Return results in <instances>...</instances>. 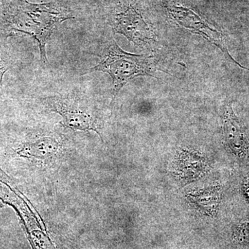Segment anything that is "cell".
Wrapping results in <instances>:
<instances>
[{"instance_id":"6da1fadb","label":"cell","mask_w":249,"mask_h":249,"mask_svg":"<svg viewBox=\"0 0 249 249\" xmlns=\"http://www.w3.org/2000/svg\"><path fill=\"white\" fill-rule=\"evenodd\" d=\"M155 60L150 55H137L124 52L115 42H113L105 52L102 60L86 73L93 71H103L112 78L114 85V97L135 77L150 76L155 70Z\"/></svg>"},{"instance_id":"7a4b0ae2","label":"cell","mask_w":249,"mask_h":249,"mask_svg":"<svg viewBox=\"0 0 249 249\" xmlns=\"http://www.w3.org/2000/svg\"><path fill=\"white\" fill-rule=\"evenodd\" d=\"M20 1V10L16 19L18 30L33 36L40 47L41 58L47 62L46 45L56 26L71 17L59 11L53 4H34Z\"/></svg>"},{"instance_id":"3957f363","label":"cell","mask_w":249,"mask_h":249,"mask_svg":"<svg viewBox=\"0 0 249 249\" xmlns=\"http://www.w3.org/2000/svg\"><path fill=\"white\" fill-rule=\"evenodd\" d=\"M171 14L180 25L193 31V32L200 34L206 40L219 47L231 60L235 62L236 65L249 71V68L241 65L231 55L228 49L227 39L222 32L211 27L196 14L192 12L191 10L185 8L175 7L172 10Z\"/></svg>"},{"instance_id":"277c9868","label":"cell","mask_w":249,"mask_h":249,"mask_svg":"<svg viewBox=\"0 0 249 249\" xmlns=\"http://www.w3.org/2000/svg\"><path fill=\"white\" fill-rule=\"evenodd\" d=\"M115 31L135 45L144 46L156 42V36L142 16L134 8L128 7L116 18Z\"/></svg>"},{"instance_id":"5b68a950","label":"cell","mask_w":249,"mask_h":249,"mask_svg":"<svg viewBox=\"0 0 249 249\" xmlns=\"http://www.w3.org/2000/svg\"><path fill=\"white\" fill-rule=\"evenodd\" d=\"M224 136L228 146L235 155L243 156L249 151V140L243 125L229 103L224 114Z\"/></svg>"},{"instance_id":"8992f818","label":"cell","mask_w":249,"mask_h":249,"mask_svg":"<svg viewBox=\"0 0 249 249\" xmlns=\"http://www.w3.org/2000/svg\"><path fill=\"white\" fill-rule=\"evenodd\" d=\"M54 111L63 118V124L66 127L76 130H94L98 133L92 118L78 108L72 107L66 101H59L54 105ZM99 134V133H98Z\"/></svg>"},{"instance_id":"52a82bcc","label":"cell","mask_w":249,"mask_h":249,"mask_svg":"<svg viewBox=\"0 0 249 249\" xmlns=\"http://www.w3.org/2000/svg\"><path fill=\"white\" fill-rule=\"evenodd\" d=\"M60 145L55 139L45 137L38 139L37 142L26 143L18 153L26 158L45 160L55 155Z\"/></svg>"},{"instance_id":"ba28073f","label":"cell","mask_w":249,"mask_h":249,"mask_svg":"<svg viewBox=\"0 0 249 249\" xmlns=\"http://www.w3.org/2000/svg\"><path fill=\"white\" fill-rule=\"evenodd\" d=\"M193 202L205 213L214 215L221 201V192L219 188H212L189 196Z\"/></svg>"},{"instance_id":"9c48e42d","label":"cell","mask_w":249,"mask_h":249,"mask_svg":"<svg viewBox=\"0 0 249 249\" xmlns=\"http://www.w3.org/2000/svg\"><path fill=\"white\" fill-rule=\"evenodd\" d=\"M180 155L178 167L183 178L189 180L198 178L202 173L204 166L200 157L186 151H183Z\"/></svg>"},{"instance_id":"30bf717a","label":"cell","mask_w":249,"mask_h":249,"mask_svg":"<svg viewBox=\"0 0 249 249\" xmlns=\"http://www.w3.org/2000/svg\"><path fill=\"white\" fill-rule=\"evenodd\" d=\"M6 70V69L5 68L4 64H3L2 62H1V60H0V83H1V80H2L3 78V75H4Z\"/></svg>"}]
</instances>
